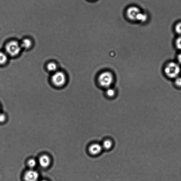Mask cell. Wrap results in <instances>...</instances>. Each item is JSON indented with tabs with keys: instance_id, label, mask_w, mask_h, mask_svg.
Wrapping results in <instances>:
<instances>
[{
	"instance_id": "cell-1",
	"label": "cell",
	"mask_w": 181,
	"mask_h": 181,
	"mask_svg": "<svg viewBox=\"0 0 181 181\" xmlns=\"http://www.w3.org/2000/svg\"><path fill=\"white\" fill-rule=\"evenodd\" d=\"M114 81V77L111 72L105 71L98 76V82L102 87L108 89L111 87Z\"/></svg>"
},
{
	"instance_id": "cell-2",
	"label": "cell",
	"mask_w": 181,
	"mask_h": 181,
	"mask_svg": "<svg viewBox=\"0 0 181 181\" xmlns=\"http://www.w3.org/2000/svg\"><path fill=\"white\" fill-rule=\"evenodd\" d=\"M164 71L165 74L169 78L175 79L178 77L180 73V66L178 63L170 62L165 67Z\"/></svg>"
},
{
	"instance_id": "cell-3",
	"label": "cell",
	"mask_w": 181,
	"mask_h": 181,
	"mask_svg": "<svg viewBox=\"0 0 181 181\" xmlns=\"http://www.w3.org/2000/svg\"><path fill=\"white\" fill-rule=\"evenodd\" d=\"M21 49L20 43L15 40L9 42L6 46V50L7 53L11 56L18 55Z\"/></svg>"
},
{
	"instance_id": "cell-4",
	"label": "cell",
	"mask_w": 181,
	"mask_h": 181,
	"mask_svg": "<svg viewBox=\"0 0 181 181\" xmlns=\"http://www.w3.org/2000/svg\"><path fill=\"white\" fill-rule=\"evenodd\" d=\"M52 81L53 84L56 87H62L66 82V75L62 72H56L52 77Z\"/></svg>"
},
{
	"instance_id": "cell-5",
	"label": "cell",
	"mask_w": 181,
	"mask_h": 181,
	"mask_svg": "<svg viewBox=\"0 0 181 181\" xmlns=\"http://www.w3.org/2000/svg\"><path fill=\"white\" fill-rule=\"evenodd\" d=\"M103 150L101 144L98 143H91L87 148L88 152L92 156H97L99 155Z\"/></svg>"
},
{
	"instance_id": "cell-6",
	"label": "cell",
	"mask_w": 181,
	"mask_h": 181,
	"mask_svg": "<svg viewBox=\"0 0 181 181\" xmlns=\"http://www.w3.org/2000/svg\"><path fill=\"white\" fill-rule=\"evenodd\" d=\"M141 13L138 8L136 6L130 7L126 12V15L128 18L132 21H136L138 15Z\"/></svg>"
},
{
	"instance_id": "cell-7",
	"label": "cell",
	"mask_w": 181,
	"mask_h": 181,
	"mask_svg": "<svg viewBox=\"0 0 181 181\" xmlns=\"http://www.w3.org/2000/svg\"><path fill=\"white\" fill-rule=\"evenodd\" d=\"M39 177V175L38 172L32 170L26 172L24 177L25 181H37Z\"/></svg>"
},
{
	"instance_id": "cell-8",
	"label": "cell",
	"mask_w": 181,
	"mask_h": 181,
	"mask_svg": "<svg viewBox=\"0 0 181 181\" xmlns=\"http://www.w3.org/2000/svg\"><path fill=\"white\" fill-rule=\"evenodd\" d=\"M39 162L42 167L47 168L50 165L51 160L48 156L43 155L39 158Z\"/></svg>"
},
{
	"instance_id": "cell-9",
	"label": "cell",
	"mask_w": 181,
	"mask_h": 181,
	"mask_svg": "<svg viewBox=\"0 0 181 181\" xmlns=\"http://www.w3.org/2000/svg\"><path fill=\"white\" fill-rule=\"evenodd\" d=\"M101 144L103 150L107 151L110 150L114 145L113 142L109 138H107L104 140Z\"/></svg>"
},
{
	"instance_id": "cell-10",
	"label": "cell",
	"mask_w": 181,
	"mask_h": 181,
	"mask_svg": "<svg viewBox=\"0 0 181 181\" xmlns=\"http://www.w3.org/2000/svg\"><path fill=\"white\" fill-rule=\"evenodd\" d=\"M20 44L22 48L28 49L31 47L32 42L30 39L27 38L23 40Z\"/></svg>"
},
{
	"instance_id": "cell-11",
	"label": "cell",
	"mask_w": 181,
	"mask_h": 181,
	"mask_svg": "<svg viewBox=\"0 0 181 181\" xmlns=\"http://www.w3.org/2000/svg\"><path fill=\"white\" fill-rule=\"evenodd\" d=\"M8 60V56L4 52H0V65L4 64Z\"/></svg>"
},
{
	"instance_id": "cell-12",
	"label": "cell",
	"mask_w": 181,
	"mask_h": 181,
	"mask_svg": "<svg viewBox=\"0 0 181 181\" xmlns=\"http://www.w3.org/2000/svg\"><path fill=\"white\" fill-rule=\"evenodd\" d=\"M47 68L49 71L55 72L57 70V66L55 63L51 62L47 64Z\"/></svg>"
},
{
	"instance_id": "cell-13",
	"label": "cell",
	"mask_w": 181,
	"mask_h": 181,
	"mask_svg": "<svg viewBox=\"0 0 181 181\" xmlns=\"http://www.w3.org/2000/svg\"><path fill=\"white\" fill-rule=\"evenodd\" d=\"M106 93L107 95L110 97H113L115 94V90L114 89L111 88L110 87L107 89Z\"/></svg>"
},
{
	"instance_id": "cell-14",
	"label": "cell",
	"mask_w": 181,
	"mask_h": 181,
	"mask_svg": "<svg viewBox=\"0 0 181 181\" xmlns=\"http://www.w3.org/2000/svg\"><path fill=\"white\" fill-rule=\"evenodd\" d=\"M27 164L30 168H33L36 167V162L34 159H31L28 161Z\"/></svg>"
},
{
	"instance_id": "cell-15",
	"label": "cell",
	"mask_w": 181,
	"mask_h": 181,
	"mask_svg": "<svg viewBox=\"0 0 181 181\" xmlns=\"http://www.w3.org/2000/svg\"><path fill=\"white\" fill-rule=\"evenodd\" d=\"M175 30L177 34L181 35V22H179L176 24Z\"/></svg>"
},
{
	"instance_id": "cell-16",
	"label": "cell",
	"mask_w": 181,
	"mask_h": 181,
	"mask_svg": "<svg viewBox=\"0 0 181 181\" xmlns=\"http://www.w3.org/2000/svg\"><path fill=\"white\" fill-rule=\"evenodd\" d=\"M175 45L177 49L181 50V36L179 37L176 40Z\"/></svg>"
},
{
	"instance_id": "cell-17",
	"label": "cell",
	"mask_w": 181,
	"mask_h": 181,
	"mask_svg": "<svg viewBox=\"0 0 181 181\" xmlns=\"http://www.w3.org/2000/svg\"><path fill=\"white\" fill-rule=\"evenodd\" d=\"M175 83L177 87H181V77H178L175 78Z\"/></svg>"
},
{
	"instance_id": "cell-18",
	"label": "cell",
	"mask_w": 181,
	"mask_h": 181,
	"mask_svg": "<svg viewBox=\"0 0 181 181\" xmlns=\"http://www.w3.org/2000/svg\"><path fill=\"white\" fill-rule=\"evenodd\" d=\"M6 116L3 114H0V122H3L6 120Z\"/></svg>"
},
{
	"instance_id": "cell-19",
	"label": "cell",
	"mask_w": 181,
	"mask_h": 181,
	"mask_svg": "<svg viewBox=\"0 0 181 181\" xmlns=\"http://www.w3.org/2000/svg\"><path fill=\"white\" fill-rule=\"evenodd\" d=\"M177 59L178 62V64H181V53L177 56Z\"/></svg>"
},
{
	"instance_id": "cell-20",
	"label": "cell",
	"mask_w": 181,
	"mask_h": 181,
	"mask_svg": "<svg viewBox=\"0 0 181 181\" xmlns=\"http://www.w3.org/2000/svg\"><path fill=\"white\" fill-rule=\"evenodd\" d=\"M41 181H47L45 180H42Z\"/></svg>"
}]
</instances>
